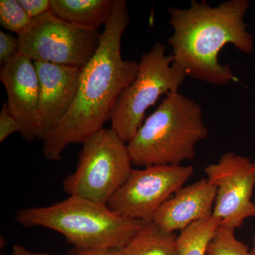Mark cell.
Instances as JSON below:
<instances>
[{
  "label": "cell",
  "instance_id": "ffe728a7",
  "mask_svg": "<svg viewBox=\"0 0 255 255\" xmlns=\"http://www.w3.org/2000/svg\"><path fill=\"white\" fill-rule=\"evenodd\" d=\"M30 17L34 19L50 10V0H18Z\"/></svg>",
  "mask_w": 255,
  "mask_h": 255
},
{
  "label": "cell",
  "instance_id": "5bb4252c",
  "mask_svg": "<svg viewBox=\"0 0 255 255\" xmlns=\"http://www.w3.org/2000/svg\"><path fill=\"white\" fill-rule=\"evenodd\" d=\"M177 238L153 221L145 223L124 248V255H177Z\"/></svg>",
  "mask_w": 255,
  "mask_h": 255
},
{
  "label": "cell",
  "instance_id": "5b68a950",
  "mask_svg": "<svg viewBox=\"0 0 255 255\" xmlns=\"http://www.w3.org/2000/svg\"><path fill=\"white\" fill-rule=\"evenodd\" d=\"M166 46L156 42L142 55L136 78L122 92L111 117V128L124 142L135 136L145 122L147 110L159 97L178 92L187 75L174 63L172 55L165 54Z\"/></svg>",
  "mask_w": 255,
  "mask_h": 255
},
{
  "label": "cell",
  "instance_id": "8992f818",
  "mask_svg": "<svg viewBox=\"0 0 255 255\" xmlns=\"http://www.w3.org/2000/svg\"><path fill=\"white\" fill-rule=\"evenodd\" d=\"M77 168L63 182L69 196L107 204L132 171L127 143L112 128H102L86 142Z\"/></svg>",
  "mask_w": 255,
  "mask_h": 255
},
{
  "label": "cell",
  "instance_id": "4fadbf2b",
  "mask_svg": "<svg viewBox=\"0 0 255 255\" xmlns=\"http://www.w3.org/2000/svg\"><path fill=\"white\" fill-rule=\"evenodd\" d=\"M114 0H50V10L57 17L79 27L98 31L108 21Z\"/></svg>",
  "mask_w": 255,
  "mask_h": 255
},
{
  "label": "cell",
  "instance_id": "9a60e30c",
  "mask_svg": "<svg viewBox=\"0 0 255 255\" xmlns=\"http://www.w3.org/2000/svg\"><path fill=\"white\" fill-rule=\"evenodd\" d=\"M221 226L214 216L193 223L177 238V255H207L210 243Z\"/></svg>",
  "mask_w": 255,
  "mask_h": 255
},
{
  "label": "cell",
  "instance_id": "44dd1931",
  "mask_svg": "<svg viewBox=\"0 0 255 255\" xmlns=\"http://www.w3.org/2000/svg\"><path fill=\"white\" fill-rule=\"evenodd\" d=\"M68 255H124V249L96 250L75 248Z\"/></svg>",
  "mask_w": 255,
  "mask_h": 255
},
{
  "label": "cell",
  "instance_id": "603a6c76",
  "mask_svg": "<svg viewBox=\"0 0 255 255\" xmlns=\"http://www.w3.org/2000/svg\"><path fill=\"white\" fill-rule=\"evenodd\" d=\"M251 253L252 255H255V233L253 238V246H252Z\"/></svg>",
  "mask_w": 255,
  "mask_h": 255
},
{
  "label": "cell",
  "instance_id": "d6986e66",
  "mask_svg": "<svg viewBox=\"0 0 255 255\" xmlns=\"http://www.w3.org/2000/svg\"><path fill=\"white\" fill-rule=\"evenodd\" d=\"M21 127L17 120L15 119L7 110L5 102L0 112V142H3L14 132H20Z\"/></svg>",
  "mask_w": 255,
  "mask_h": 255
},
{
  "label": "cell",
  "instance_id": "2e32d148",
  "mask_svg": "<svg viewBox=\"0 0 255 255\" xmlns=\"http://www.w3.org/2000/svg\"><path fill=\"white\" fill-rule=\"evenodd\" d=\"M33 18L30 17L18 0L0 1V24L4 29L16 34L30 26Z\"/></svg>",
  "mask_w": 255,
  "mask_h": 255
},
{
  "label": "cell",
  "instance_id": "8fae6325",
  "mask_svg": "<svg viewBox=\"0 0 255 255\" xmlns=\"http://www.w3.org/2000/svg\"><path fill=\"white\" fill-rule=\"evenodd\" d=\"M34 65L40 90L37 139L43 141L73 105L82 68L42 61Z\"/></svg>",
  "mask_w": 255,
  "mask_h": 255
},
{
  "label": "cell",
  "instance_id": "ac0fdd59",
  "mask_svg": "<svg viewBox=\"0 0 255 255\" xmlns=\"http://www.w3.org/2000/svg\"><path fill=\"white\" fill-rule=\"evenodd\" d=\"M19 53V41L18 37L11 33L0 31V64L7 62Z\"/></svg>",
  "mask_w": 255,
  "mask_h": 255
},
{
  "label": "cell",
  "instance_id": "3957f363",
  "mask_svg": "<svg viewBox=\"0 0 255 255\" xmlns=\"http://www.w3.org/2000/svg\"><path fill=\"white\" fill-rule=\"evenodd\" d=\"M14 219L23 227L60 233L75 248L96 250L124 249L145 223L76 196L49 206L18 209Z\"/></svg>",
  "mask_w": 255,
  "mask_h": 255
},
{
  "label": "cell",
  "instance_id": "ba28073f",
  "mask_svg": "<svg viewBox=\"0 0 255 255\" xmlns=\"http://www.w3.org/2000/svg\"><path fill=\"white\" fill-rule=\"evenodd\" d=\"M194 172L192 165H154L132 169L107 206L124 217L150 222L159 208L184 187Z\"/></svg>",
  "mask_w": 255,
  "mask_h": 255
},
{
  "label": "cell",
  "instance_id": "9c48e42d",
  "mask_svg": "<svg viewBox=\"0 0 255 255\" xmlns=\"http://www.w3.org/2000/svg\"><path fill=\"white\" fill-rule=\"evenodd\" d=\"M206 178L216 187L213 216L221 227L236 231L245 221L255 218L252 200L255 187V162L228 152L204 169Z\"/></svg>",
  "mask_w": 255,
  "mask_h": 255
},
{
  "label": "cell",
  "instance_id": "52a82bcc",
  "mask_svg": "<svg viewBox=\"0 0 255 255\" xmlns=\"http://www.w3.org/2000/svg\"><path fill=\"white\" fill-rule=\"evenodd\" d=\"M19 52L33 62L85 66L100 45L101 33L79 27L49 11L17 35Z\"/></svg>",
  "mask_w": 255,
  "mask_h": 255
},
{
  "label": "cell",
  "instance_id": "30bf717a",
  "mask_svg": "<svg viewBox=\"0 0 255 255\" xmlns=\"http://www.w3.org/2000/svg\"><path fill=\"white\" fill-rule=\"evenodd\" d=\"M0 80L7 95V110L21 127L26 141L37 139L39 80L34 62L22 53L1 65Z\"/></svg>",
  "mask_w": 255,
  "mask_h": 255
},
{
  "label": "cell",
  "instance_id": "7c38bea8",
  "mask_svg": "<svg viewBox=\"0 0 255 255\" xmlns=\"http://www.w3.org/2000/svg\"><path fill=\"white\" fill-rule=\"evenodd\" d=\"M216 187L207 178L183 187L159 208L153 222L169 233L182 231L213 215Z\"/></svg>",
  "mask_w": 255,
  "mask_h": 255
},
{
  "label": "cell",
  "instance_id": "6da1fadb",
  "mask_svg": "<svg viewBox=\"0 0 255 255\" xmlns=\"http://www.w3.org/2000/svg\"><path fill=\"white\" fill-rule=\"evenodd\" d=\"M129 23L127 1L114 0L100 45L82 67L73 105L43 140L47 159L60 160L67 146L83 144L104 128L121 94L136 78L138 63L122 55V36Z\"/></svg>",
  "mask_w": 255,
  "mask_h": 255
},
{
  "label": "cell",
  "instance_id": "e0dca14e",
  "mask_svg": "<svg viewBox=\"0 0 255 255\" xmlns=\"http://www.w3.org/2000/svg\"><path fill=\"white\" fill-rule=\"evenodd\" d=\"M207 255H252L243 242L235 236L234 230L220 226L210 243Z\"/></svg>",
  "mask_w": 255,
  "mask_h": 255
},
{
  "label": "cell",
  "instance_id": "7402d4cb",
  "mask_svg": "<svg viewBox=\"0 0 255 255\" xmlns=\"http://www.w3.org/2000/svg\"><path fill=\"white\" fill-rule=\"evenodd\" d=\"M11 255H52L48 253H43V252H32L26 249L25 247L16 245L13 247Z\"/></svg>",
  "mask_w": 255,
  "mask_h": 255
},
{
  "label": "cell",
  "instance_id": "277c9868",
  "mask_svg": "<svg viewBox=\"0 0 255 255\" xmlns=\"http://www.w3.org/2000/svg\"><path fill=\"white\" fill-rule=\"evenodd\" d=\"M209 135L202 109L182 94L166 95L135 136L127 142L132 164L138 167L182 165L196 155V146Z\"/></svg>",
  "mask_w": 255,
  "mask_h": 255
},
{
  "label": "cell",
  "instance_id": "7a4b0ae2",
  "mask_svg": "<svg viewBox=\"0 0 255 255\" xmlns=\"http://www.w3.org/2000/svg\"><path fill=\"white\" fill-rule=\"evenodd\" d=\"M248 0H228L217 6L192 0L187 9L169 7L173 34L167 42L173 50L174 63L187 77L206 83L226 85L237 78L229 65L219 63L221 50L227 44L246 54L254 50V38L245 16Z\"/></svg>",
  "mask_w": 255,
  "mask_h": 255
}]
</instances>
